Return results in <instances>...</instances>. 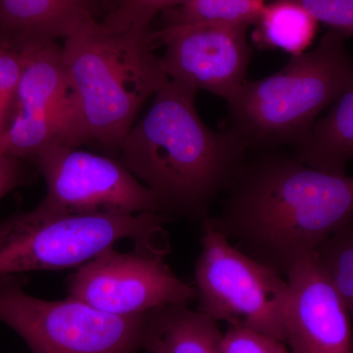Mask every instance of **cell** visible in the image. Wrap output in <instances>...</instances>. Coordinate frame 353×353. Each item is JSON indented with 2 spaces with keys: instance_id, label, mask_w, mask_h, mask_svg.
<instances>
[{
  "instance_id": "6da1fadb",
  "label": "cell",
  "mask_w": 353,
  "mask_h": 353,
  "mask_svg": "<svg viewBox=\"0 0 353 353\" xmlns=\"http://www.w3.org/2000/svg\"><path fill=\"white\" fill-rule=\"evenodd\" d=\"M204 219L253 259L282 276L353 222V176L318 170L292 154L246 157Z\"/></svg>"
},
{
  "instance_id": "7a4b0ae2",
  "label": "cell",
  "mask_w": 353,
  "mask_h": 353,
  "mask_svg": "<svg viewBox=\"0 0 353 353\" xmlns=\"http://www.w3.org/2000/svg\"><path fill=\"white\" fill-rule=\"evenodd\" d=\"M197 90L169 80L120 143L119 160L152 190L165 212L203 221L248 157L232 129L213 131L196 106Z\"/></svg>"
},
{
  "instance_id": "3957f363",
  "label": "cell",
  "mask_w": 353,
  "mask_h": 353,
  "mask_svg": "<svg viewBox=\"0 0 353 353\" xmlns=\"http://www.w3.org/2000/svg\"><path fill=\"white\" fill-rule=\"evenodd\" d=\"M152 32L111 31L94 20L62 44V57L88 143L117 152L146 102L170 79Z\"/></svg>"
},
{
  "instance_id": "277c9868",
  "label": "cell",
  "mask_w": 353,
  "mask_h": 353,
  "mask_svg": "<svg viewBox=\"0 0 353 353\" xmlns=\"http://www.w3.org/2000/svg\"><path fill=\"white\" fill-rule=\"evenodd\" d=\"M352 70L345 39L329 30L312 50L292 57L277 73L245 81L227 101L230 129L240 134L248 150L296 148Z\"/></svg>"
},
{
  "instance_id": "5b68a950",
  "label": "cell",
  "mask_w": 353,
  "mask_h": 353,
  "mask_svg": "<svg viewBox=\"0 0 353 353\" xmlns=\"http://www.w3.org/2000/svg\"><path fill=\"white\" fill-rule=\"evenodd\" d=\"M168 216L76 214L39 203L0 222V277L79 268L122 240L160 250Z\"/></svg>"
},
{
  "instance_id": "8992f818",
  "label": "cell",
  "mask_w": 353,
  "mask_h": 353,
  "mask_svg": "<svg viewBox=\"0 0 353 353\" xmlns=\"http://www.w3.org/2000/svg\"><path fill=\"white\" fill-rule=\"evenodd\" d=\"M194 265L197 310L215 322L252 330L285 343L287 279L241 252L202 221Z\"/></svg>"
},
{
  "instance_id": "52a82bcc",
  "label": "cell",
  "mask_w": 353,
  "mask_h": 353,
  "mask_svg": "<svg viewBox=\"0 0 353 353\" xmlns=\"http://www.w3.org/2000/svg\"><path fill=\"white\" fill-rule=\"evenodd\" d=\"M148 314H108L71 296L46 301L27 294L15 276L0 277V322L32 353H138Z\"/></svg>"
},
{
  "instance_id": "ba28073f",
  "label": "cell",
  "mask_w": 353,
  "mask_h": 353,
  "mask_svg": "<svg viewBox=\"0 0 353 353\" xmlns=\"http://www.w3.org/2000/svg\"><path fill=\"white\" fill-rule=\"evenodd\" d=\"M24 65L0 152L26 159L57 145L87 143L62 57V46L22 50Z\"/></svg>"
},
{
  "instance_id": "9c48e42d",
  "label": "cell",
  "mask_w": 353,
  "mask_h": 353,
  "mask_svg": "<svg viewBox=\"0 0 353 353\" xmlns=\"http://www.w3.org/2000/svg\"><path fill=\"white\" fill-rule=\"evenodd\" d=\"M32 159L46 183L41 203L48 208L76 214L168 216L159 197L119 159L69 145L50 146Z\"/></svg>"
},
{
  "instance_id": "30bf717a",
  "label": "cell",
  "mask_w": 353,
  "mask_h": 353,
  "mask_svg": "<svg viewBox=\"0 0 353 353\" xmlns=\"http://www.w3.org/2000/svg\"><path fill=\"white\" fill-rule=\"evenodd\" d=\"M164 259L165 250L109 248L70 276L68 296L117 316L145 314L196 299L194 285L179 278Z\"/></svg>"
},
{
  "instance_id": "8fae6325",
  "label": "cell",
  "mask_w": 353,
  "mask_h": 353,
  "mask_svg": "<svg viewBox=\"0 0 353 353\" xmlns=\"http://www.w3.org/2000/svg\"><path fill=\"white\" fill-rule=\"evenodd\" d=\"M248 27L179 25L153 30L155 48L163 46L160 65L170 80L228 99L245 82L252 50Z\"/></svg>"
},
{
  "instance_id": "7c38bea8",
  "label": "cell",
  "mask_w": 353,
  "mask_h": 353,
  "mask_svg": "<svg viewBox=\"0 0 353 353\" xmlns=\"http://www.w3.org/2000/svg\"><path fill=\"white\" fill-rule=\"evenodd\" d=\"M287 278L285 345L290 353H353L352 317L317 252Z\"/></svg>"
},
{
  "instance_id": "4fadbf2b",
  "label": "cell",
  "mask_w": 353,
  "mask_h": 353,
  "mask_svg": "<svg viewBox=\"0 0 353 353\" xmlns=\"http://www.w3.org/2000/svg\"><path fill=\"white\" fill-rule=\"evenodd\" d=\"M102 0H0V41L22 51L73 36Z\"/></svg>"
},
{
  "instance_id": "5bb4252c",
  "label": "cell",
  "mask_w": 353,
  "mask_h": 353,
  "mask_svg": "<svg viewBox=\"0 0 353 353\" xmlns=\"http://www.w3.org/2000/svg\"><path fill=\"white\" fill-rule=\"evenodd\" d=\"M294 157L327 173L345 175L353 160V70L338 97L316 121Z\"/></svg>"
},
{
  "instance_id": "9a60e30c",
  "label": "cell",
  "mask_w": 353,
  "mask_h": 353,
  "mask_svg": "<svg viewBox=\"0 0 353 353\" xmlns=\"http://www.w3.org/2000/svg\"><path fill=\"white\" fill-rule=\"evenodd\" d=\"M218 323L188 304L150 311L143 348L145 353H223Z\"/></svg>"
},
{
  "instance_id": "2e32d148",
  "label": "cell",
  "mask_w": 353,
  "mask_h": 353,
  "mask_svg": "<svg viewBox=\"0 0 353 353\" xmlns=\"http://www.w3.org/2000/svg\"><path fill=\"white\" fill-rule=\"evenodd\" d=\"M318 22L307 9L294 0H272L266 3L253 32V41L261 48L301 54L312 43Z\"/></svg>"
},
{
  "instance_id": "e0dca14e",
  "label": "cell",
  "mask_w": 353,
  "mask_h": 353,
  "mask_svg": "<svg viewBox=\"0 0 353 353\" xmlns=\"http://www.w3.org/2000/svg\"><path fill=\"white\" fill-rule=\"evenodd\" d=\"M265 6V0H188L160 14L161 27L208 24L250 28L256 24Z\"/></svg>"
},
{
  "instance_id": "ac0fdd59",
  "label": "cell",
  "mask_w": 353,
  "mask_h": 353,
  "mask_svg": "<svg viewBox=\"0 0 353 353\" xmlns=\"http://www.w3.org/2000/svg\"><path fill=\"white\" fill-rule=\"evenodd\" d=\"M317 253L347 306L353 325V222L320 246Z\"/></svg>"
},
{
  "instance_id": "d6986e66",
  "label": "cell",
  "mask_w": 353,
  "mask_h": 353,
  "mask_svg": "<svg viewBox=\"0 0 353 353\" xmlns=\"http://www.w3.org/2000/svg\"><path fill=\"white\" fill-rule=\"evenodd\" d=\"M188 0H118L117 4L101 21L111 31L134 30L152 32L157 16L185 3Z\"/></svg>"
},
{
  "instance_id": "ffe728a7",
  "label": "cell",
  "mask_w": 353,
  "mask_h": 353,
  "mask_svg": "<svg viewBox=\"0 0 353 353\" xmlns=\"http://www.w3.org/2000/svg\"><path fill=\"white\" fill-rule=\"evenodd\" d=\"M23 65V51L0 41V136L10 121Z\"/></svg>"
},
{
  "instance_id": "44dd1931",
  "label": "cell",
  "mask_w": 353,
  "mask_h": 353,
  "mask_svg": "<svg viewBox=\"0 0 353 353\" xmlns=\"http://www.w3.org/2000/svg\"><path fill=\"white\" fill-rule=\"evenodd\" d=\"M330 31L347 39L353 36V0H294Z\"/></svg>"
},
{
  "instance_id": "7402d4cb",
  "label": "cell",
  "mask_w": 353,
  "mask_h": 353,
  "mask_svg": "<svg viewBox=\"0 0 353 353\" xmlns=\"http://www.w3.org/2000/svg\"><path fill=\"white\" fill-rule=\"evenodd\" d=\"M222 348L223 353H290L283 341L232 326L223 334Z\"/></svg>"
},
{
  "instance_id": "603a6c76",
  "label": "cell",
  "mask_w": 353,
  "mask_h": 353,
  "mask_svg": "<svg viewBox=\"0 0 353 353\" xmlns=\"http://www.w3.org/2000/svg\"><path fill=\"white\" fill-rule=\"evenodd\" d=\"M29 179V171L22 159L0 152V199L26 185Z\"/></svg>"
},
{
  "instance_id": "cb8c5ba5",
  "label": "cell",
  "mask_w": 353,
  "mask_h": 353,
  "mask_svg": "<svg viewBox=\"0 0 353 353\" xmlns=\"http://www.w3.org/2000/svg\"><path fill=\"white\" fill-rule=\"evenodd\" d=\"M117 2L118 0H102V6H108L109 12V11L112 10L116 4H117Z\"/></svg>"
}]
</instances>
